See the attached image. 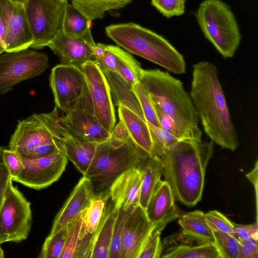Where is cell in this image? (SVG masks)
Wrapping results in <instances>:
<instances>
[{
    "instance_id": "1",
    "label": "cell",
    "mask_w": 258,
    "mask_h": 258,
    "mask_svg": "<svg viewBox=\"0 0 258 258\" xmlns=\"http://www.w3.org/2000/svg\"><path fill=\"white\" fill-rule=\"evenodd\" d=\"M190 96L203 128L211 141L224 149L235 151L239 143L231 120L218 71L209 61L193 66Z\"/></svg>"
},
{
    "instance_id": "2",
    "label": "cell",
    "mask_w": 258,
    "mask_h": 258,
    "mask_svg": "<svg viewBox=\"0 0 258 258\" xmlns=\"http://www.w3.org/2000/svg\"><path fill=\"white\" fill-rule=\"evenodd\" d=\"M214 142L179 141L161 157L162 175L175 200L188 207L202 199L206 170L213 153Z\"/></svg>"
},
{
    "instance_id": "3",
    "label": "cell",
    "mask_w": 258,
    "mask_h": 258,
    "mask_svg": "<svg viewBox=\"0 0 258 258\" xmlns=\"http://www.w3.org/2000/svg\"><path fill=\"white\" fill-rule=\"evenodd\" d=\"M140 82L153 103L172 118L183 140L202 141L198 113L180 80L167 72L143 69Z\"/></svg>"
},
{
    "instance_id": "4",
    "label": "cell",
    "mask_w": 258,
    "mask_h": 258,
    "mask_svg": "<svg viewBox=\"0 0 258 258\" xmlns=\"http://www.w3.org/2000/svg\"><path fill=\"white\" fill-rule=\"evenodd\" d=\"M107 36L127 51L163 67L172 73L186 72L183 55L162 36L134 23L111 25Z\"/></svg>"
},
{
    "instance_id": "5",
    "label": "cell",
    "mask_w": 258,
    "mask_h": 258,
    "mask_svg": "<svg viewBox=\"0 0 258 258\" xmlns=\"http://www.w3.org/2000/svg\"><path fill=\"white\" fill-rule=\"evenodd\" d=\"M149 157L129 138H111L97 145L92 161L84 175L91 181L95 191L108 190L114 180L125 171L140 167Z\"/></svg>"
},
{
    "instance_id": "6",
    "label": "cell",
    "mask_w": 258,
    "mask_h": 258,
    "mask_svg": "<svg viewBox=\"0 0 258 258\" xmlns=\"http://www.w3.org/2000/svg\"><path fill=\"white\" fill-rule=\"evenodd\" d=\"M195 16L205 37L223 57H232L239 47L241 34L229 7L222 0H204Z\"/></svg>"
},
{
    "instance_id": "7",
    "label": "cell",
    "mask_w": 258,
    "mask_h": 258,
    "mask_svg": "<svg viewBox=\"0 0 258 258\" xmlns=\"http://www.w3.org/2000/svg\"><path fill=\"white\" fill-rule=\"evenodd\" d=\"M67 0H27L25 13L32 35L31 48L47 46L61 30Z\"/></svg>"
},
{
    "instance_id": "8",
    "label": "cell",
    "mask_w": 258,
    "mask_h": 258,
    "mask_svg": "<svg viewBox=\"0 0 258 258\" xmlns=\"http://www.w3.org/2000/svg\"><path fill=\"white\" fill-rule=\"evenodd\" d=\"M46 54L28 48L0 54V95L17 84L40 75L48 67Z\"/></svg>"
},
{
    "instance_id": "9",
    "label": "cell",
    "mask_w": 258,
    "mask_h": 258,
    "mask_svg": "<svg viewBox=\"0 0 258 258\" xmlns=\"http://www.w3.org/2000/svg\"><path fill=\"white\" fill-rule=\"evenodd\" d=\"M32 222L31 204L12 182L0 208V231L8 242H20L27 238Z\"/></svg>"
},
{
    "instance_id": "10",
    "label": "cell",
    "mask_w": 258,
    "mask_h": 258,
    "mask_svg": "<svg viewBox=\"0 0 258 258\" xmlns=\"http://www.w3.org/2000/svg\"><path fill=\"white\" fill-rule=\"evenodd\" d=\"M61 116L69 132L79 141L99 144L110 137V133L103 128L95 115L87 86L72 111Z\"/></svg>"
},
{
    "instance_id": "11",
    "label": "cell",
    "mask_w": 258,
    "mask_h": 258,
    "mask_svg": "<svg viewBox=\"0 0 258 258\" xmlns=\"http://www.w3.org/2000/svg\"><path fill=\"white\" fill-rule=\"evenodd\" d=\"M55 106L64 114L75 108L87 87L80 68L60 64L53 67L49 78Z\"/></svg>"
},
{
    "instance_id": "12",
    "label": "cell",
    "mask_w": 258,
    "mask_h": 258,
    "mask_svg": "<svg viewBox=\"0 0 258 258\" xmlns=\"http://www.w3.org/2000/svg\"><path fill=\"white\" fill-rule=\"evenodd\" d=\"M85 78L95 115L111 133L115 126V108L109 86L103 72L94 62L88 61L80 68Z\"/></svg>"
},
{
    "instance_id": "13",
    "label": "cell",
    "mask_w": 258,
    "mask_h": 258,
    "mask_svg": "<svg viewBox=\"0 0 258 258\" xmlns=\"http://www.w3.org/2000/svg\"><path fill=\"white\" fill-rule=\"evenodd\" d=\"M20 156L23 169L13 181L37 190L51 185L64 171L68 159L62 153L29 159Z\"/></svg>"
},
{
    "instance_id": "14",
    "label": "cell",
    "mask_w": 258,
    "mask_h": 258,
    "mask_svg": "<svg viewBox=\"0 0 258 258\" xmlns=\"http://www.w3.org/2000/svg\"><path fill=\"white\" fill-rule=\"evenodd\" d=\"M62 143L52 135L43 113L34 114L20 121L11 137L9 149L22 157L41 145Z\"/></svg>"
},
{
    "instance_id": "15",
    "label": "cell",
    "mask_w": 258,
    "mask_h": 258,
    "mask_svg": "<svg viewBox=\"0 0 258 258\" xmlns=\"http://www.w3.org/2000/svg\"><path fill=\"white\" fill-rule=\"evenodd\" d=\"M0 13L7 27L5 52L18 51L30 47L33 39L24 5L0 0Z\"/></svg>"
},
{
    "instance_id": "16",
    "label": "cell",
    "mask_w": 258,
    "mask_h": 258,
    "mask_svg": "<svg viewBox=\"0 0 258 258\" xmlns=\"http://www.w3.org/2000/svg\"><path fill=\"white\" fill-rule=\"evenodd\" d=\"M96 45L91 30L78 38L68 37L60 30L47 46L59 58L61 64L81 68L86 62L95 61Z\"/></svg>"
},
{
    "instance_id": "17",
    "label": "cell",
    "mask_w": 258,
    "mask_h": 258,
    "mask_svg": "<svg viewBox=\"0 0 258 258\" xmlns=\"http://www.w3.org/2000/svg\"><path fill=\"white\" fill-rule=\"evenodd\" d=\"M146 210L140 205L132 209L122 237V258H139L144 244L155 227Z\"/></svg>"
},
{
    "instance_id": "18",
    "label": "cell",
    "mask_w": 258,
    "mask_h": 258,
    "mask_svg": "<svg viewBox=\"0 0 258 258\" xmlns=\"http://www.w3.org/2000/svg\"><path fill=\"white\" fill-rule=\"evenodd\" d=\"M109 191L95 194L88 207L83 211L79 232V241L75 258H90L93 236L97 230L105 213Z\"/></svg>"
},
{
    "instance_id": "19",
    "label": "cell",
    "mask_w": 258,
    "mask_h": 258,
    "mask_svg": "<svg viewBox=\"0 0 258 258\" xmlns=\"http://www.w3.org/2000/svg\"><path fill=\"white\" fill-rule=\"evenodd\" d=\"M95 195L91 181L83 175L56 216L49 235H53L66 227L83 212L89 205Z\"/></svg>"
},
{
    "instance_id": "20",
    "label": "cell",
    "mask_w": 258,
    "mask_h": 258,
    "mask_svg": "<svg viewBox=\"0 0 258 258\" xmlns=\"http://www.w3.org/2000/svg\"><path fill=\"white\" fill-rule=\"evenodd\" d=\"M54 136L63 146L64 155L84 175L86 173L98 144L79 141L73 137L64 125L61 116L56 119L52 129Z\"/></svg>"
},
{
    "instance_id": "21",
    "label": "cell",
    "mask_w": 258,
    "mask_h": 258,
    "mask_svg": "<svg viewBox=\"0 0 258 258\" xmlns=\"http://www.w3.org/2000/svg\"><path fill=\"white\" fill-rule=\"evenodd\" d=\"M140 167L132 168L123 172L109 187L110 198L116 208L121 207L127 210L139 205L142 183Z\"/></svg>"
},
{
    "instance_id": "22",
    "label": "cell",
    "mask_w": 258,
    "mask_h": 258,
    "mask_svg": "<svg viewBox=\"0 0 258 258\" xmlns=\"http://www.w3.org/2000/svg\"><path fill=\"white\" fill-rule=\"evenodd\" d=\"M146 212L154 224L168 223L181 215L175 205V198L168 183L161 179L149 200Z\"/></svg>"
},
{
    "instance_id": "23",
    "label": "cell",
    "mask_w": 258,
    "mask_h": 258,
    "mask_svg": "<svg viewBox=\"0 0 258 258\" xmlns=\"http://www.w3.org/2000/svg\"><path fill=\"white\" fill-rule=\"evenodd\" d=\"M118 114L120 121L137 147L147 157L155 156L153 140L147 121L122 106H118Z\"/></svg>"
},
{
    "instance_id": "24",
    "label": "cell",
    "mask_w": 258,
    "mask_h": 258,
    "mask_svg": "<svg viewBox=\"0 0 258 258\" xmlns=\"http://www.w3.org/2000/svg\"><path fill=\"white\" fill-rule=\"evenodd\" d=\"M178 218L184 236L200 243L215 244L213 231L203 212L196 210L181 215Z\"/></svg>"
},
{
    "instance_id": "25",
    "label": "cell",
    "mask_w": 258,
    "mask_h": 258,
    "mask_svg": "<svg viewBox=\"0 0 258 258\" xmlns=\"http://www.w3.org/2000/svg\"><path fill=\"white\" fill-rule=\"evenodd\" d=\"M118 209L111 201L106 210L94 235L90 258H110V248L115 218Z\"/></svg>"
},
{
    "instance_id": "26",
    "label": "cell",
    "mask_w": 258,
    "mask_h": 258,
    "mask_svg": "<svg viewBox=\"0 0 258 258\" xmlns=\"http://www.w3.org/2000/svg\"><path fill=\"white\" fill-rule=\"evenodd\" d=\"M103 73L115 105L127 108L146 120L140 103L126 82L116 72L105 71Z\"/></svg>"
},
{
    "instance_id": "27",
    "label": "cell",
    "mask_w": 258,
    "mask_h": 258,
    "mask_svg": "<svg viewBox=\"0 0 258 258\" xmlns=\"http://www.w3.org/2000/svg\"><path fill=\"white\" fill-rule=\"evenodd\" d=\"M140 168L142 171V183L139 205L146 210L149 200L162 175L160 158L157 156L148 158Z\"/></svg>"
},
{
    "instance_id": "28",
    "label": "cell",
    "mask_w": 258,
    "mask_h": 258,
    "mask_svg": "<svg viewBox=\"0 0 258 258\" xmlns=\"http://www.w3.org/2000/svg\"><path fill=\"white\" fill-rule=\"evenodd\" d=\"M70 1L73 6L91 21L101 19L107 11L122 8L133 0Z\"/></svg>"
},
{
    "instance_id": "29",
    "label": "cell",
    "mask_w": 258,
    "mask_h": 258,
    "mask_svg": "<svg viewBox=\"0 0 258 258\" xmlns=\"http://www.w3.org/2000/svg\"><path fill=\"white\" fill-rule=\"evenodd\" d=\"M116 56V72L132 88L140 82L143 69L140 63L130 54L120 47L113 45Z\"/></svg>"
},
{
    "instance_id": "30",
    "label": "cell",
    "mask_w": 258,
    "mask_h": 258,
    "mask_svg": "<svg viewBox=\"0 0 258 258\" xmlns=\"http://www.w3.org/2000/svg\"><path fill=\"white\" fill-rule=\"evenodd\" d=\"M166 258H220L215 244L200 243L192 246L179 244L172 247L161 256Z\"/></svg>"
},
{
    "instance_id": "31",
    "label": "cell",
    "mask_w": 258,
    "mask_h": 258,
    "mask_svg": "<svg viewBox=\"0 0 258 258\" xmlns=\"http://www.w3.org/2000/svg\"><path fill=\"white\" fill-rule=\"evenodd\" d=\"M90 22V21L72 4L68 3L61 31L68 37H81L91 30Z\"/></svg>"
},
{
    "instance_id": "32",
    "label": "cell",
    "mask_w": 258,
    "mask_h": 258,
    "mask_svg": "<svg viewBox=\"0 0 258 258\" xmlns=\"http://www.w3.org/2000/svg\"><path fill=\"white\" fill-rule=\"evenodd\" d=\"M147 123L153 140L155 156L160 158L180 141L161 127L154 126L148 122Z\"/></svg>"
},
{
    "instance_id": "33",
    "label": "cell",
    "mask_w": 258,
    "mask_h": 258,
    "mask_svg": "<svg viewBox=\"0 0 258 258\" xmlns=\"http://www.w3.org/2000/svg\"><path fill=\"white\" fill-rule=\"evenodd\" d=\"M68 232V225L45 239L38 257L59 258L64 244Z\"/></svg>"
},
{
    "instance_id": "34",
    "label": "cell",
    "mask_w": 258,
    "mask_h": 258,
    "mask_svg": "<svg viewBox=\"0 0 258 258\" xmlns=\"http://www.w3.org/2000/svg\"><path fill=\"white\" fill-rule=\"evenodd\" d=\"M215 244L220 258H239V242L232 235L213 231Z\"/></svg>"
},
{
    "instance_id": "35",
    "label": "cell",
    "mask_w": 258,
    "mask_h": 258,
    "mask_svg": "<svg viewBox=\"0 0 258 258\" xmlns=\"http://www.w3.org/2000/svg\"><path fill=\"white\" fill-rule=\"evenodd\" d=\"M133 207L127 210H124L121 207L118 209L111 240L110 258H122V237L123 229Z\"/></svg>"
},
{
    "instance_id": "36",
    "label": "cell",
    "mask_w": 258,
    "mask_h": 258,
    "mask_svg": "<svg viewBox=\"0 0 258 258\" xmlns=\"http://www.w3.org/2000/svg\"><path fill=\"white\" fill-rule=\"evenodd\" d=\"M143 112L146 120L151 124L160 127L154 105L143 85L139 82L132 88Z\"/></svg>"
},
{
    "instance_id": "37",
    "label": "cell",
    "mask_w": 258,
    "mask_h": 258,
    "mask_svg": "<svg viewBox=\"0 0 258 258\" xmlns=\"http://www.w3.org/2000/svg\"><path fill=\"white\" fill-rule=\"evenodd\" d=\"M167 223L155 225L148 237L139 258H159L162 251L160 235Z\"/></svg>"
},
{
    "instance_id": "38",
    "label": "cell",
    "mask_w": 258,
    "mask_h": 258,
    "mask_svg": "<svg viewBox=\"0 0 258 258\" xmlns=\"http://www.w3.org/2000/svg\"><path fill=\"white\" fill-rule=\"evenodd\" d=\"M83 212L67 225L68 232L65 244L59 258H74L79 241V235L82 223Z\"/></svg>"
},
{
    "instance_id": "39",
    "label": "cell",
    "mask_w": 258,
    "mask_h": 258,
    "mask_svg": "<svg viewBox=\"0 0 258 258\" xmlns=\"http://www.w3.org/2000/svg\"><path fill=\"white\" fill-rule=\"evenodd\" d=\"M186 0H151V4L164 16L170 18L184 13Z\"/></svg>"
},
{
    "instance_id": "40",
    "label": "cell",
    "mask_w": 258,
    "mask_h": 258,
    "mask_svg": "<svg viewBox=\"0 0 258 258\" xmlns=\"http://www.w3.org/2000/svg\"><path fill=\"white\" fill-rule=\"evenodd\" d=\"M205 218L213 231H220L232 235L233 222L220 212L213 210L205 214Z\"/></svg>"
},
{
    "instance_id": "41",
    "label": "cell",
    "mask_w": 258,
    "mask_h": 258,
    "mask_svg": "<svg viewBox=\"0 0 258 258\" xmlns=\"http://www.w3.org/2000/svg\"><path fill=\"white\" fill-rule=\"evenodd\" d=\"M3 162L13 181L19 176L23 169V165L20 155L9 149H5L3 155Z\"/></svg>"
},
{
    "instance_id": "42",
    "label": "cell",
    "mask_w": 258,
    "mask_h": 258,
    "mask_svg": "<svg viewBox=\"0 0 258 258\" xmlns=\"http://www.w3.org/2000/svg\"><path fill=\"white\" fill-rule=\"evenodd\" d=\"M232 236L238 240L253 239L258 241L257 222L250 224H239L233 223Z\"/></svg>"
},
{
    "instance_id": "43",
    "label": "cell",
    "mask_w": 258,
    "mask_h": 258,
    "mask_svg": "<svg viewBox=\"0 0 258 258\" xmlns=\"http://www.w3.org/2000/svg\"><path fill=\"white\" fill-rule=\"evenodd\" d=\"M56 153H62L64 150L62 143L48 144L41 145L32 150L24 157L27 159H37Z\"/></svg>"
},
{
    "instance_id": "44",
    "label": "cell",
    "mask_w": 258,
    "mask_h": 258,
    "mask_svg": "<svg viewBox=\"0 0 258 258\" xmlns=\"http://www.w3.org/2000/svg\"><path fill=\"white\" fill-rule=\"evenodd\" d=\"M154 105L160 127L170 133L180 140H183L172 118L159 106L154 104Z\"/></svg>"
},
{
    "instance_id": "45",
    "label": "cell",
    "mask_w": 258,
    "mask_h": 258,
    "mask_svg": "<svg viewBox=\"0 0 258 258\" xmlns=\"http://www.w3.org/2000/svg\"><path fill=\"white\" fill-rule=\"evenodd\" d=\"M239 258H257L258 241L253 239L238 240Z\"/></svg>"
},
{
    "instance_id": "46",
    "label": "cell",
    "mask_w": 258,
    "mask_h": 258,
    "mask_svg": "<svg viewBox=\"0 0 258 258\" xmlns=\"http://www.w3.org/2000/svg\"><path fill=\"white\" fill-rule=\"evenodd\" d=\"M12 181L5 164L3 162L0 163V208L7 190Z\"/></svg>"
},
{
    "instance_id": "47",
    "label": "cell",
    "mask_w": 258,
    "mask_h": 258,
    "mask_svg": "<svg viewBox=\"0 0 258 258\" xmlns=\"http://www.w3.org/2000/svg\"><path fill=\"white\" fill-rule=\"evenodd\" d=\"M258 162L256 161L253 169L246 175V177L254 186L255 193L256 208L257 209Z\"/></svg>"
},
{
    "instance_id": "48",
    "label": "cell",
    "mask_w": 258,
    "mask_h": 258,
    "mask_svg": "<svg viewBox=\"0 0 258 258\" xmlns=\"http://www.w3.org/2000/svg\"><path fill=\"white\" fill-rule=\"evenodd\" d=\"M7 27L4 19L0 13V54L5 52Z\"/></svg>"
},
{
    "instance_id": "49",
    "label": "cell",
    "mask_w": 258,
    "mask_h": 258,
    "mask_svg": "<svg viewBox=\"0 0 258 258\" xmlns=\"http://www.w3.org/2000/svg\"><path fill=\"white\" fill-rule=\"evenodd\" d=\"M12 3L25 5L27 0H9Z\"/></svg>"
},
{
    "instance_id": "50",
    "label": "cell",
    "mask_w": 258,
    "mask_h": 258,
    "mask_svg": "<svg viewBox=\"0 0 258 258\" xmlns=\"http://www.w3.org/2000/svg\"><path fill=\"white\" fill-rule=\"evenodd\" d=\"M8 242L6 236L0 231V244Z\"/></svg>"
},
{
    "instance_id": "51",
    "label": "cell",
    "mask_w": 258,
    "mask_h": 258,
    "mask_svg": "<svg viewBox=\"0 0 258 258\" xmlns=\"http://www.w3.org/2000/svg\"><path fill=\"white\" fill-rule=\"evenodd\" d=\"M5 149V148L0 146V163L3 162V155Z\"/></svg>"
},
{
    "instance_id": "52",
    "label": "cell",
    "mask_w": 258,
    "mask_h": 258,
    "mask_svg": "<svg viewBox=\"0 0 258 258\" xmlns=\"http://www.w3.org/2000/svg\"><path fill=\"white\" fill-rule=\"evenodd\" d=\"M5 256L4 251L0 246V258H3Z\"/></svg>"
}]
</instances>
